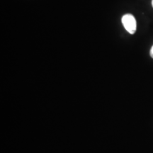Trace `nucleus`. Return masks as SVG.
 I'll return each instance as SVG.
<instances>
[{
    "label": "nucleus",
    "mask_w": 153,
    "mask_h": 153,
    "mask_svg": "<svg viewBox=\"0 0 153 153\" xmlns=\"http://www.w3.org/2000/svg\"><path fill=\"white\" fill-rule=\"evenodd\" d=\"M122 24H123L124 28L126 30L131 34H134L136 31V20H135V17L132 14H128L124 15L122 17Z\"/></svg>",
    "instance_id": "1"
},
{
    "label": "nucleus",
    "mask_w": 153,
    "mask_h": 153,
    "mask_svg": "<svg viewBox=\"0 0 153 153\" xmlns=\"http://www.w3.org/2000/svg\"><path fill=\"white\" fill-rule=\"evenodd\" d=\"M150 56L153 58V45L152 47L151 48V50H150Z\"/></svg>",
    "instance_id": "2"
},
{
    "label": "nucleus",
    "mask_w": 153,
    "mask_h": 153,
    "mask_svg": "<svg viewBox=\"0 0 153 153\" xmlns=\"http://www.w3.org/2000/svg\"><path fill=\"white\" fill-rule=\"evenodd\" d=\"M152 7H153V0L152 1Z\"/></svg>",
    "instance_id": "3"
}]
</instances>
